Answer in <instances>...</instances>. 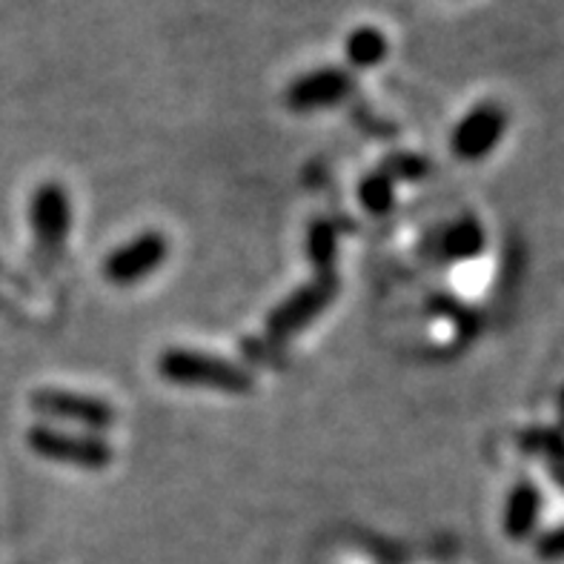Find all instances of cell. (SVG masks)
Returning <instances> with one entry per match:
<instances>
[{"instance_id":"8992f818","label":"cell","mask_w":564,"mask_h":564,"mask_svg":"<svg viewBox=\"0 0 564 564\" xmlns=\"http://www.w3.org/2000/svg\"><path fill=\"white\" fill-rule=\"evenodd\" d=\"M32 408L37 413L61 419V422L84 424L89 430H107L115 422V410L104 399L69 393V390H41L32 395Z\"/></svg>"},{"instance_id":"4fadbf2b","label":"cell","mask_w":564,"mask_h":564,"mask_svg":"<svg viewBox=\"0 0 564 564\" xmlns=\"http://www.w3.org/2000/svg\"><path fill=\"white\" fill-rule=\"evenodd\" d=\"M393 186L395 181L390 178L387 172L370 175V178L361 184V204L376 215L390 213V207H393Z\"/></svg>"},{"instance_id":"9a60e30c","label":"cell","mask_w":564,"mask_h":564,"mask_svg":"<svg viewBox=\"0 0 564 564\" xmlns=\"http://www.w3.org/2000/svg\"><path fill=\"white\" fill-rule=\"evenodd\" d=\"M381 172H387L390 178H408V181H415V178H424L427 175V161L424 158H413V155H399L393 158L390 164L384 166Z\"/></svg>"},{"instance_id":"e0dca14e","label":"cell","mask_w":564,"mask_h":564,"mask_svg":"<svg viewBox=\"0 0 564 564\" xmlns=\"http://www.w3.org/2000/svg\"><path fill=\"white\" fill-rule=\"evenodd\" d=\"M551 476H553V479H556V485L564 490V465H562V467H553Z\"/></svg>"},{"instance_id":"30bf717a","label":"cell","mask_w":564,"mask_h":564,"mask_svg":"<svg viewBox=\"0 0 564 564\" xmlns=\"http://www.w3.org/2000/svg\"><path fill=\"white\" fill-rule=\"evenodd\" d=\"M344 55L356 69H370L379 66L387 57V37L376 26H358L347 43H344Z\"/></svg>"},{"instance_id":"7a4b0ae2","label":"cell","mask_w":564,"mask_h":564,"mask_svg":"<svg viewBox=\"0 0 564 564\" xmlns=\"http://www.w3.org/2000/svg\"><path fill=\"white\" fill-rule=\"evenodd\" d=\"M338 293V279L333 272H322V279H315L313 284L301 286L299 293H293L290 299L281 304L275 313L270 315V324H267V333L275 341H284V338L295 336L299 329L307 327L315 315L324 313L329 301L336 299Z\"/></svg>"},{"instance_id":"ba28073f","label":"cell","mask_w":564,"mask_h":564,"mask_svg":"<svg viewBox=\"0 0 564 564\" xmlns=\"http://www.w3.org/2000/svg\"><path fill=\"white\" fill-rule=\"evenodd\" d=\"M32 227L43 250L57 252L69 232V198L61 184H43L32 200Z\"/></svg>"},{"instance_id":"9c48e42d","label":"cell","mask_w":564,"mask_h":564,"mask_svg":"<svg viewBox=\"0 0 564 564\" xmlns=\"http://www.w3.org/2000/svg\"><path fill=\"white\" fill-rule=\"evenodd\" d=\"M542 516V490L533 481L516 485L505 501V533L516 542L528 539Z\"/></svg>"},{"instance_id":"5bb4252c","label":"cell","mask_w":564,"mask_h":564,"mask_svg":"<svg viewBox=\"0 0 564 564\" xmlns=\"http://www.w3.org/2000/svg\"><path fill=\"white\" fill-rule=\"evenodd\" d=\"M310 256L318 264V270L329 272V264H333V256H336V227L329 221H318L310 229V243H307Z\"/></svg>"},{"instance_id":"2e32d148","label":"cell","mask_w":564,"mask_h":564,"mask_svg":"<svg viewBox=\"0 0 564 564\" xmlns=\"http://www.w3.org/2000/svg\"><path fill=\"white\" fill-rule=\"evenodd\" d=\"M536 553L544 562H564V524L542 533L536 542Z\"/></svg>"},{"instance_id":"277c9868","label":"cell","mask_w":564,"mask_h":564,"mask_svg":"<svg viewBox=\"0 0 564 564\" xmlns=\"http://www.w3.org/2000/svg\"><path fill=\"white\" fill-rule=\"evenodd\" d=\"M166 256H170V241L161 232H143V236H135L129 243L118 247L107 258L104 275L112 284L129 286L152 275L158 267L164 264Z\"/></svg>"},{"instance_id":"6da1fadb","label":"cell","mask_w":564,"mask_h":564,"mask_svg":"<svg viewBox=\"0 0 564 564\" xmlns=\"http://www.w3.org/2000/svg\"><path fill=\"white\" fill-rule=\"evenodd\" d=\"M161 379L178 387H204L221 393H250L252 376L243 367L224 361L218 356H207L198 350H166L158 358Z\"/></svg>"},{"instance_id":"7c38bea8","label":"cell","mask_w":564,"mask_h":564,"mask_svg":"<svg viewBox=\"0 0 564 564\" xmlns=\"http://www.w3.org/2000/svg\"><path fill=\"white\" fill-rule=\"evenodd\" d=\"M524 453H536L547 465L562 467L564 465V430L558 427H533L522 436Z\"/></svg>"},{"instance_id":"3957f363","label":"cell","mask_w":564,"mask_h":564,"mask_svg":"<svg viewBox=\"0 0 564 564\" xmlns=\"http://www.w3.org/2000/svg\"><path fill=\"white\" fill-rule=\"evenodd\" d=\"M29 447L43 458L78 465L86 470H100L112 462V447L104 438L95 436H69L50 427H35L29 433Z\"/></svg>"},{"instance_id":"ac0fdd59","label":"cell","mask_w":564,"mask_h":564,"mask_svg":"<svg viewBox=\"0 0 564 564\" xmlns=\"http://www.w3.org/2000/svg\"><path fill=\"white\" fill-rule=\"evenodd\" d=\"M558 422H562V430H564V387H562V393H558Z\"/></svg>"},{"instance_id":"52a82bcc","label":"cell","mask_w":564,"mask_h":564,"mask_svg":"<svg viewBox=\"0 0 564 564\" xmlns=\"http://www.w3.org/2000/svg\"><path fill=\"white\" fill-rule=\"evenodd\" d=\"M352 75L350 72L338 69V66H324V69H315L304 78L295 80L290 89H286V104L295 109V112H313V109H327L341 104L347 95L352 93Z\"/></svg>"},{"instance_id":"8fae6325","label":"cell","mask_w":564,"mask_h":564,"mask_svg":"<svg viewBox=\"0 0 564 564\" xmlns=\"http://www.w3.org/2000/svg\"><path fill=\"white\" fill-rule=\"evenodd\" d=\"M485 229L476 218H462V221L453 224L442 238V252L453 261H467V258H476L485 250Z\"/></svg>"},{"instance_id":"5b68a950","label":"cell","mask_w":564,"mask_h":564,"mask_svg":"<svg viewBox=\"0 0 564 564\" xmlns=\"http://www.w3.org/2000/svg\"><path fill=\"white\" fill-rule=\"evenodd\" d=\"M508 129V112L499 104H479L453 129L451 147L462 161H481L494 152Z\"/></svg>"}]
</instances>
